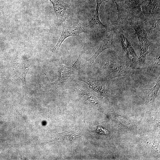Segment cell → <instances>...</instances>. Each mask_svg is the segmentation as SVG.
<instances>
[{"mask_svg":"<svg viewBox=\"0 0 160 160\" xmlns=\"http://www.w3.org/2000/svg\"><path fill=\"white\" fill-rule=\"evenodd\" d=\"M78 90L81 97L85 101L98 108L100 107L97 99L91 92L80 88H79Z\"/></svg>","mask_w":160,"mask_h":160,"instance_id":"obj_13","label":"cell"},{"mask_svg":"<svg viewBox=\"0 0 160 160\" xmlns=\"http://www.w3.org/2000/svg\"><path fill=\"white\" fill-rule=\"evenodd\" d=\"M63 25V31L61 36L52 51L58 52L63 41L67 38L71 36H80L79 34L85 32L81 27V25L77 21L68 20L64 22Z\"/></svg>","mask_w":160,"mask_h":160,"instance_id":"obj_1","label":"cell"},{"mask_svg":"<svg viewBox=\"0 0 160 160\" xmlns=\"http://www.w3.org/2000/svg\"><path fill=\"white\" fill-rule=\"evenodd\" d=\"M22 56V54L20 53L14 59L12 66L13 72L15 71L20 66L21 62Z\"/></svg>","mask_w":160,"mask_h":160,"instance_id":"obj_17","label":"cell"},{"mask_svg":"<svg viewBox=\"0 0 160 160\" xmlns=\"http://www.w3.org/2000/svg\"><path fill=\"white\" fill-rule=\"evenodd\" d=\"M52 4L56 14L58 25L64 22L71 15V8L62 0H49Z\"/></svg>","mask_w":160,"mask_h":160,"instance_id":"obj_5","label":"cell"},{"mask_svg":"<svg viewBox=\"0 0 160 160\" xmlns=\"http://www.w3.org/2000/svg\"><path fill=\"white\" fill-rule=\"evenodd\" d=\"M81 80L87 84L96 92L102 96H106L108 93V87L104 83L100 81L87 78L81 79Z\"/></svg>","mask_w":160,"mask_h":160,"instance_id":"obj_10","label":"cell"},{"mask_svg":"<svg viewBox=\"0 0 160 160\" xmlns=\"http://www.w3.org/2000/svg\"><path fill=\"white\" fill-rule=\"evenodd\" d=\"M80 137V135L75 132L66 131L59 133L54 141L63 143H68L77 140Z\"/></svg>","mask_w":160,"mask_h":160,"instance_id":"obj_11","label":"cell"},{"mask_svg":"<svg viewBox=\"0 0 160 160\" xmlns=\"http://www.w3.org/2000/svg\"><path fill=\"white\" fill-rule=\"evenodd\" d=\"M107 0H96L97 5L95 14L89 22L87 26L94 30L97 32L104 31L105 30V26L101 22L99 14L100 7L102 3Z\"/></svg>","mask_w":160,"mask_h":160,"instance_id":"obj_6","label":"cell"},{"mask_svg":"<svg viewBox=\"0 0 160 160\" xmlns=\"http://www.w3.org/2000/svg\"><path fill=\"white\" fill-rule=\"evenodd\" d=\"M152 0H144L134 8L142 15L148 18L151 13Z\"/></svg>","mask_w":160,"mask_h":160,"instance_id":"obj_12","label":"cell"},{"mask_svg":"<svg viewBox=\"0 0 160 160\" xmlns=\"http://www.w3.org/2000/svg\"><path fill=\"white\" fill-rule=\"evenodd\" d=\"M120 38L122 47L127 58L131 63H135L137 59V56L128 37L125 34L122 33L120 35Z\"/></svg>","mask_w":160,"mask_h":160,"instance_id":"obj_7","label":"cell"},{"mask_svg":"<svg viewBox=\"0 0 160 160\" xmlns=\"http://www.w3.org/2000/svg\"><path fill=\"white\" fill-rule=\"evenodd\" d=\"M112 1L115 4L118 11V17L114 24L113 29L115 30L128 23L129 14L128 11L118 4L116 0Z\"/></svg>","mask_w":160,"mask_h":160,"instance_id":"obj_9","label":"cell"},{"mask_svg":"<svg viewBox=\"0 0 160 160\" xmlns=\"http://www.w3.org/2000/svg\"><path fill=\"white\" fill-rule=\"evenodd\" d=\"M159 0H152L151 15H154L160 13Z\"/></svg>","mask_w":160,"mask_h":160,"instance_id":"obj_18","label":"cell"},{"mask_svg":"<svg viewBox=\"0 0 160 160\" xmlns=\"http://www.w3.org/2000/svg\"><path fill=\"white\" fill-rule=\"evenodd\" d=\"M160 86V77L157 79L155 85L152 88L144 89L148 98L153 101L158 92Z\"/></svg>","mask_w":160,"mask_h":160,"instance_id":"obj_14","label":"cell"},{"mask_svg":"<svg viewBox=\"0 0 160 160\" xmlns=\"http://www.w3.org/2000/svg\"><path fill=\"white\" fill-rule=\"evenodd\" d=\"M150 23L148 24L150 25L151 31L153 33H157L159 34L160 32V20H151Z\"/></svg>","mask_w":160,"mask_h":160,"instance_id":"obj_16","label":"cell"},{"mask_svg":"<svg viewBox=\"0 0 160 160\" xmlns=\"http://www.w3.org/2000/svg\"><path fill=\"white\" fill-rule=\"evenodd\" d=\"M106 59L105 71L109 78L126 75L130 73V70L124 63L116 59L112 55Z\"/></svg>","mask_w":160,"mask_h":160,"instance_id":"obj_2","label":"cell"},{"mask_svg":"<svg viewBox=\"0 0 160 160\" xmlns=\"http://www.w3.org/2000/svg\"><path fill=\"white\" fill-rule=\"evenodd\" d=\"M116 44L114 39L113 32L111 31L110 34L101 43L98 49L87 61L91 63H93L98 55L103 51L108 48L116 47Z\"/></svg>","mask_w":160,"mask_h":160,"instance_id":"obj_8","label":"cell"},{"mask_svg":"<svg viewBox=\"0 0 160 160\" xmlns=\"http://www.w3.org/2000/svg\"><path fill=\"white\" fill-rule=\"evenodd\" d=\"M81 59V55H80L77 60L72 66H67L62 64V68L59 70L60 76L57 80L51 83V85L53 87L57 88L68 81L75 74L78 63Z\"/></svg>","mask_w":160,"mask_h":160,"instance_id":"obj_4","label":"cell"},{"mask_svg":"<svg viewBox=\"0 0 160 160\" xmlns=\"http://www.w3.org/2000/svg\"><path fill=\"white\" fill-rule=\"evenodd\" d=\"M132 24L139 41L140 55L138 63L140 65H143L145 63L146 56L148 53V48L150 43L147 38L144 29L140 27L138 20L134 21Z\"/></svg>","mask_w":160,"mask_h":160,"instance_id":"obj_3","label":"cell"},{"mask_svg":"<svg viewBox=\"0 0 160 160\" xmlns=\"http://www.w3.org/2000/svg\"><path fill=\"white\" fill-rule=\"evenodd\" d=\"M31 63V60H27L24 63L22 69V80L23 85L26 86L25 77L27 73L29 70Z\"/></svg>","mask_w":160,"mask_h":160,"instance_id":"obj_15","label":"cell"}]
</instances>
